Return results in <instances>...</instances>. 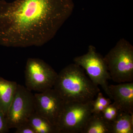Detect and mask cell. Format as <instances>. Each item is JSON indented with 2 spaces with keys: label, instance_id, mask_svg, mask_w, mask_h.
<instances>
[{
  "label": "cell",
  "instance_id": "cell-3",
  "mask_svg": "<svg viewBox=\"0 0 133 133\" xmlns=\"http://www.w3.org/2000/svg\"><path fill=\"white\" fill-rule=\"evenodd\" d=\"M111 79L121 83L133 81V47L124 38L119 40L104 57Z\"/></svg>",
  "mask_w": 133,
  "mask_h": 133
},
{
  "label": "cell",
  "instance_id": "cell-13",
  "mask_svg": "<svg viewBox=\"0 0 133 133\" xmlns=\"http://www.w3.org/2000/svg\"><path fill=\"white\" fill-rule=\"evenodd\" d=\"M28 121L36 133H59L57 127L51 124L47 119L35 112L30 115Z\"/></svg>",
  "mask_w": 133,
  "mask_h": 133
},
{
  "label": "cell",
  "instance_id": "cell-11",
  "mask_svg": "<svg viewBox=\"0 0 133 133\" xmlns=\"http://www.w3.org/2000/svg\"><path fill=\"white\" fill-rule=\"evenodd\" d=\"M112 123L104 118L102 113H92L81 133H111Z\"/></svg>",
  "mask_w": 133,
  "mask_h": 133
},
{
  "label": "cell",
  "instance_id": "cell-5",
  "mask_svg": "<svg viewBox=\"0 0 133 133\" xmlns=\"http://www.w3.org/2000/svg\"><path fill=\"white\" fill-rule=\"evenodd\" d=\"M93 101L65 102L57 125L59 133H81L92 114Z\"/></svg>",
  "mask_w": 133,
  "mask_h": 133
},
{
  "label": "cell",
  "instance_id": "cell-12",
  "mask_svg": "<svg viewBox=\"0 0 133 133\" xmlns=\"http://www.w3.org/2000/svg\"><path fill=\"white\" fill-rule=\"evenodd\" d=\"M133 114L119 111L112 122L111 133H133Z\"/></svg>",
  "mask_w": 133,
  "mask_h": 133
},
{
  "label": "cell",
  "instance_id": "cell-4",
  "mask_svg": "<svg viewBox=\"0 0 133 133\" xmlns=\"http://www.w3.org/2000/svg\"><path fill=\"white\" fill-rule=\"evenodd\" d=\"M74 63L85 70L89 78L97 85H100L111 99L108 81L111 76L104 57L97 52L96 48L89 45L85 54L74 58Z\"/></svg>",
  "mask_w": 133,
  "mask_h": 133
},
{
  "label": "cell",
  "instance_id": "cell-16",
  "mask_svg": "<svg viewBox=\"0 0 133 133\" xmlns=\"http://www.w3.org/2000/svg\"><path fill=\"white\" fill-rule=\"evenodd\" d=\"M9 131L6 115L0 111V133L8 132Z\"/></svg>",
  "mask_w": 133,
  "mask_h": 133
},
{
  "label": "cell",
  "instance_id": "cell-10",
  "mask_svg": "<svg viewBox=\"0 0 133 133\" xmlns=\"http://www.w3.org/2000/svg\"><path fill=\"white\" fill-rule=\"evenodd\" d=\"M18 84L0 76V111L5 115L14 99Z\"/></svg>",
  "mask_w": 133,
  "mask_h": 133
},
{
  "label": "cell",
  "instance_id": "cell-9",
  "mask_svg": "<svg viewBox=\"0 0 133 133\" xmlns=\"http://www.w3.org/2000/svg\"><path fill=\"white\" fill-rule=\"evenodd\" d=\"M111 99L121 111L133 114V82L108 86Z\"/></svg>",
  "mask_w": 133,
  "mask_h": 133
},
{
  "label": "cell",
  "instance_id": "cell-6",
  "mask_svg": "<svg viewBox=\"0 0 133 133\" xmlns=\"http://www.w3.org/2000/svg\"><path fill=\"white\" fill-rule=\"evenodd\" d=\"M58 74L42 59L29 58L25 70V84L29 90L42 92L52 88Z\"/></svg>",
  "mask_w": 133,
  "mask_h": 133
},
{
  "label": "cell",
  "instance_id": "cell-17",
  "mask_svg": "<svg viewBox=\"0 0 133 133\" xmlns=\"http://www.w3.org/2000/svg\"><path fill=\"white\" fill-rule=\"evenodd\" d=\"M101 113L104 118L109 122L112 123L115 119V118L106 108L101 112Z\"/></svg>",
  "mask_w": 133,
  "mask_h": 133
},
{
  "label": "cell",
  "instance_id": "cell-1",
  "mask_svg": "<svg viewBox=\"0 0 133 133\" xmlns=\"http://www.w3.org/2000/svg\"><path fill=\"white\" fill-rule=\"evenodd\" d=\"M72 0H0V45L40 47L71 15Z\"/></svg>",
  "mask_w": 133,
  "mask_h": 133
},
{
  "label": "cell",
  "instance_id": "cell-2",
  "mask_svg": "<svg viewBox=\"0 0 133 133\" xmlns=\"http://www.w3.org/2000/svg\"><path fill=\"white\" fill-rule=\"evenodd\" d=\"M53 88L65 102L91 101L100 91L81 67L74 63L65 66L58 74Z\"/></svg>",
  "mask_w": 133,
  "mask_h": 133
},
{
  "label": "cell",
  "instance_id": "cell-15",
  "mask_svg": "<svg viewBox=\"0 0 133 133\" xmlns=\"http://www.w3.org/2000/svg\"><path fill=\"white\" fill-rule=\"evenodd\" d=\"M97 96V97L96 98V99L94 100V101L98 104L104 107L105 108H106L109 104L112 103L111 99L110 98H107L103 96V94L102 93L100 92V91L98 93Z\"/></svg>",
  "mask_w": 133,
  "mask_h": 133
},
{
  "label": "cell",
  "instance_id": "cell-7",
  "mask_svg": "<svg viewBox=\"0 0 133 133\" xmlns=\"http://www.w3.org/2000/svg\"><path fill=\"white\" fill-rule=\"evenodd\" d=\"M34 112V95L26 87L18 84L14 99L6 115L9 128H16L28 121Z\"/></svg>",
  "mask_w": 133,
  "mask_h": 133
},
{
  "label": "cell",
  "instance_id": "cell-8",
  "mask_svg": "<svg viewBox=\"0 0 133 133\" xmlns=\"http://www.w3.org/2000/svg\"><path fill=\"white\" fill-rule=\"evenodd\" d=\"M34 97L35 112L57 127L65 103L61 95L52 88L35 94Z\"/></svg>",
  "mask_w": 133,
  "mask_h": 133
},
{
  "label": "cell",
  "instance_id": "cell-14",
  "mask_svg": "<svg viewBox=\"0 0 133 133\" xmlns=\"http://www.w3.org/2000/svg\"><path fill=\"white\" fill-rule=\"evenodd\" d=\"M16 129V133H36L35 131L28 121L20 125Z\"/></svg>",
  "mask_w": 133,
  "mask_h": 133
}]
</instances>
